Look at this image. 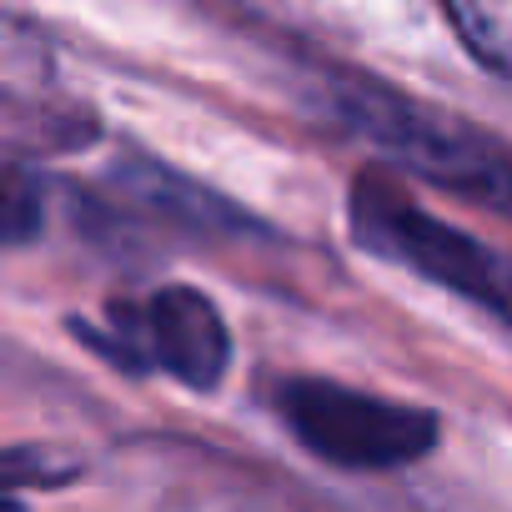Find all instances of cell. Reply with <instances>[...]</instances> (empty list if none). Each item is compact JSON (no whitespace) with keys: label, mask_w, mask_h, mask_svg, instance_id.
Wrapping results in <instances>:
<instances>
[{"label":"cell","mask_w":512,"mask_h":512,"mask_svg":"<svg viewBox=\"0 0 512 512\" xmlns=\"http://www.w3.org/2000/svg\"><path fill=\"white\" fill-rule=\"evenodd\" d=\"M116 186H121L131 201H141L146 211L171 216V221H186V226H196V231H231V226L246 221V216H241L231 201H221L216 191H206V186H196V181H186V176H176V171H166V166H151V161L121 166V171H116Z\"/></svg>","instance_id":"5b68a950"},{"label":"cell","mask_w":512,"mask_h":512,"mask_svg":"<svg viewBox=\"0 0 512 512\" xmlns=\"http://www.w3.org/2000/svg\"><path fill=\"white\" fill-rule=\"evenodd\" d=\"M447 6V16H452V26L462 31V41H467V51L477 56V61H487V66H497V71H507L512 61H507V51H502V41H497V31L487 26V16L472 6V0H442Z\"/></svg>","instance_id":"52a82bcc"},{"label":"cell","mask_w":512,"mask_h":512,"mask_svg":"<svg viewBox=\"0 0 512 512\" xmlns=\"http://www.w3.org/2000/svg\"><path fill=\"white\" fill-rule=\"evenodd\" d=\"M96 352L126 372H166L191 392H216L231 367V332L216 302L196 287H156L141 302H111L106 327L71 322Z\"/></svg>","instance_id":"277c9868"},{"label":"cell","mask_w":512,"mask_h":512,"mask_svg":"<svg viewBox=\"0 0 512 512\" xmlns=\"http://www.w3.org/2000/svg\"><path fill=\"white\" fill-rule=\"evenodd\" d=\"M272 407L317 462L342 472L412 467L442 437V422L427 407L392 402L332 377H282L272 387Z\"/></svg>","instance_id":"3957f363"},{"label":"cell","mask_w":512,"mask_h":512,"mask_svg":"<svg viewBox=\"0 0 512 512\" xmlns=\"http://www.w3.org/2000/svg\"><path fill=\"white\" fill-rule=\"evenodd\" d=\"M332 111L397 171L512 216V151L487 131L367 76H337Z\"/></svg>","instance_id":"6da1fadb"},{"label":"cell","mask_w":512,"mask_h":512,"mask_svg":"<svg viewBox=\"0 0 512 512\" xmlns=\"http://www.w3.org/2000/svg\"><path fill=\"white\" fill-rule=\"evenodd\" d=\"M81 477V457L56 442L0 447V512H26V492L66 487Z\"/></svg>","instance_id":"8992f818"},{"label":"cell","mask_w":512,"mask_h":512,"mask_svg":"<svg viewBox=\"0 0 512 512\" xmlns=\"http://www.w3.org/2000/svg\"><path fill=\"white\" fill-rule=\"evenodd\" d=\"M347 221H352V241L362 251L382 256V262H397L412 277L512 322V262L502 251H492L487 241L432 216L387 166H367L352 176Z\"/></svg>","instance_id":"7a4b0ae2"}]
</instances>
